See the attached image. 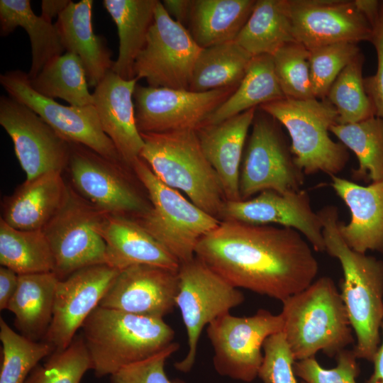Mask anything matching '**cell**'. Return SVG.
I'll return each instance as SVG.
<instances>
[{
    "instance_id": "cell-12",
    "label": "cell",
    "mask_w": 383,
    "mask_h": 383,
    "mask_svg": "<svg viewBox=\"0 0 383 383\" xmlns=\"http://www.w3.org/2000/svg\"><path fill=\"white\" fill-rule=\"evenodd\" d=\"M104 215L70 189L64 205L43 229L59 279L82 268L106 264L100 231Z\"/></svg>"
},
{
    "instance_id": "cell-8",
    "label": "cell",
    "mask_w": 383,
    "mask_h": 383,
    "mask_svg": "<svg viewBox=\"0 0 383 383\" xmlns=\"http://www.w3.org/2000/svg\"><path fill=\"white\" fill-rule=\"evenodd\" d=\"M281 124L261 110L255 113L240 170L241 200L267 190L299 191L305 174L296 165Z\"/></svg>"
},
{
    "instance_id": "cell-37",
    "label": "cell",
    "mask_w": 383,
    "mask_h": 383,
    "mask_svg": "<svg viewBox=\"0 0 383 383\" xmlns=\"http://www.w3.org/2000/svg\"><path fill=\"white\" fill-rule=\"evenodd\" d=\"M360 52L340 73L331 85L326 99L338 113V124L355 123L375 116L374 106L365 91Z\"/></svg>"
},
{
    "instance_id": "cell-13",
    "label": "cell",
    "mask_w": 383,
    "mask_h": 383,
    "mask_svg": "<svg viewBox=\"0 0 383 383\" xmlns=\"http://www.w3.org/2000/svg\"><path fill=\"white\" fill-rule=\"evenodd\" d=\"M0 84L10 97L33 111L67 142L84 145L113 163L125 164L104 132L94 105L67 106L44 96L34 90L28 74L21 70L1 74Z\"/></svg>"
},
{
    "instance_id": "cell-7",
    "label": "cell",
    "mask_w": 383,
    "mask_h": 383,
    "mask_svg": "<svg viewBox=\"0 0 383 383\" xmlns=\"http://www.w3.org/2000/svg\"><path fill=\"white\" fill-rule=\"evenodd\" d=\"M131 167L151 201L149 210L139 216L138 223L180 264L192 260L199 240L216 228L221 221L160 181L140 157Z\"/></svg>"
},
{
    "instance_id": "cell-18",
    "label": "cell",
    "mask_w": 383,
    "mask_h": 383,
    "mask_svg": "<svg viewBox=\"0 0 383 383\" xmlns=\"http://www.w3.org/2000/svg\"><path fill=\"white\" fill-rule=\"evenodd\" d=\"M294 40L307 50L371 41L372 28L354 1L288 0Z\"/></svg>"
},
{
    "instance_id": "cell-32",
    "label": "cell",
    "mask_w": 383,
    "mask_h": 383,
    "mask_svg": "<svg viewBox=\"0 0 383 383\" xmlns=\"http://www.w3.org/2000/svg\"><path fill=\"white\" fill-rule=\"evenodd\" d=\"M284 97L275 74L272 55L254 56L235 91L203 126L220 123L250 109Z\"/></svg>"
},
{
    "instance_id": "cell-42",
    "label": "cell",
    "mask_w": 383,
    "mask_h": 383,
    "mask_svg": "<svg viewBox=\"0 0 383 383\" xmlns=\"http://www.w3.org/2000/svg\"><path fill=\"white\" fill-rule=\"evenodd\" d=\"M335 358L337 365L331 369L321 366L315 357L295 361L294 374L305 383H357L360 370L353 350L345 349Z\"/></svg>"
},
{
    "instance_id": "cell-36",
    "label": "cell",
    "mask_w": 383,
    "mask_h": 383,
    "mask_svg": "<svg viewBox=\"0 0 383 383\" xmlns=\"http://www.w3.org/2000/svg\"><path fill=\"white\" fill-rule=\"evenodd\" d=\"M29 80L34 90L44 96L60 98L73 106L94 104L83 65L72 53L65 52L54 58Z\"/></svg>"
},
{
    "instance_id": "cell-44",
    "label": "cell",
    "mask_w": 383,
    "mask_h": 383,
    "mask_svg": "<svg viewBox=\"0 0 383 383\" xmlns=\"http://www.w3.org/2000/svg\"><path fill=\"white\" fill-rule=\"evenodd\" d=\"M179 348L174 342L153 356L123 367L111 376V383H174L167 377L165 364Z\"/></svg>"
},
{
    "instance_id": "cell-49",
    "label": "cell",
    "mask_w": 383,
    "mask_h": 383,
    "mask_svg": "<svg viewBox=\"0 0 383 383\" xmlns=\"http://www.w3.org/2000/svg\"><path fill=\"white\" fill-rule=\"evenodd\" d=\"M382 1L355 0L354 4L359 11L365 17L372 28L379 16Z\"/></svg>"
},
{
    "instance_id": "cell-23",
    "label": "cell",
    "mask_w": 383,
    "mask_h": 383,
    "mask_svg": "<svg viewBox=\"0 0 383 383\" xmlns=\"http://www.w3.org/2000/svg\"><path fill=\"white\" fill-rule=\"evenodd\" d=\"M256 109H250L220 123L202 126L196 130L202 151L219 179L226 201L241 200L240 165Z\"/></svg>"
},
{
    "instance_id": "cell-27",
    "label": "cell",
    "mask_w": 383,
    "mask_h": 383,
    "mask_svg": "<svg viewBox=\"0 0 383 383\" xmlns=\"http://www.w3.org/2000/svg\"><path fill=\"white\" fill-rule=\"evenodd\" d=\"M53 272L18 275V284L7 310L24 336L37 341L44 338L52 321L56 286Z\"/></svg>"
},
{
    "instance_id": "cell-17",
    "label": "cell",
    "mask_w": 383,
    "mask_h": 383,
    "mask_svg": "<svg viewBox=\"0 0 383 383\" xmlns=\"http://www.w3.org/2000/svg\"><path fill=\"white\" fill-rule=\"evenodd\" d=\"M119 272L106 264L94 265L58 280L52 321L43 338L53 351L65 349L71 343Z\"/></svg>"
},
{
    "instance_id": "cell-50",
    "label": "cell",
    "mask_w": 383,
    "mask_h": 383,
    "mask_svg": "<svg viewBox=\"0 0 383 383\" xmlns=\"http://www.w3.org/2000/svg\"><path fill=\"white\" fill-rule=\"evenodd\" d=\"M381 329L382 331V341L372 360L373 372L365 383H383V321Z\"/></svg>"
},
{
    "instance_id": "cell-30",
    "label": "cell",
    "mask_w": 383,
    "mask_h": 383,
    "mask_svg": "<svg viewBox=\"0 0 383 383\" xmlns=\"http://www.w3.org/2000/svg\"><path fill=\"white\" fill-rule=\"evenodd\" d=\"M17 27L23 28L29 36L31 65L27 74L31 79L50 61L64 54L65 50L55 23L37 16L29 0H1V36L9 35Z\"/></svg>"
},
{
    "instance_id": "cell-35",
    "label": "cell",
    "mask_w": 383,
    "mask_h": 383,
    "mask_svg": "<svg viewBox=\"0 0 383 383\" xmlns=\"http://www.w3.org/2000/svg\"><path fill=\"white\" fill-rule=\"evenodd\" d=\"M0 264L18 275L54 272L55 263L43 230L23 231L0 220Z\"/></svg>"
},
{
    "instance_id": "cell-22",
    "label": "cell",
    "mask_w": 383,
    "mask_h": 383,
    "mask_svg": "<svg viewBox=\"0 0 383 383\" xmlns=\"http://www.w3.org/2000/svg\"><path fill=\"white\" fill-rule=\"evenodd\" d=\"M331 179L332 188L350 213L348 223H338L343 240L358 252L383 253V180L362 186L338 175Z\"/></svg>"
},
{
    "instance_id": "cell-15",
    "label": "cell",
    "mask_w": 383,
    "mask_h": 383,
    "mask_svg": "<svg viewBox=\"0 0 383 383\" xmlns=\"http://www.w3.org/2000/svg\"><path fill=\"white\" fill-rule=\"evenodd\" d=\"M0 124L10 136L26 180L61 172L68 165L70 145L38 114L11 97H0Z\"/></svg>"
},
{
    "instance_id": "cell-5",
    "label": "cell",
    "mask_w": 383,
    "mask_h": 383,
    "mask_svg": "<svg viewBox=\"0 0 383 383\" xmlns=\"http://www.w3.org/2000/svg\"><path fill=\"white\" fill-rule=\"evenodd\" d=\"M140 134L144 145L140 157L156 177L184 192L196 206L218 218L226 199L219 179L202 151L196 131Z\"/></svg>"
},
{
    "instance_id": "cell-38",
    "label": "cell",
    "mask_w": 383,
    "mask_h": 383,
    "mask_svg": "<svg viewBox=\"0 0 383 383\" xmlns=\"http://www.w3.org/2000/svg\"><path fill=\"white\" fill-rule=\"evenodd\" d=\"M0 340V383H26L38 362L53 352L48 343L33 340L14 331L1 317Z\"/></svg>"
},
{
    "instance_id": "cell-10",
    "label": "cell",
    "mask_w": 383,
    "mask_h": 383,
    "mask_svg": "<svg viewBox=\"0 0 383 383\" xmlns=\"http://www.w3.org/2000/svg\"><path fill=\"white\" fill-rule=\"evenodd\" d=\"M282 328L281 315L262 309L250 316L230 312L219 316L206 328L216 371L235 380L252 382L258 377L265 340Z\"/></svg>"
},
{
    "instance_id": "cell-4",
    "label": "cell",
    "mask_w": 383,
    "mask_h": 383,
    "mask_svg": "<svg viewBox=\"0 0 383 383\" xmlns=\"http://www.w3.org/2000/svg\"><path fill=\"white\" fill-rule=\"evenodd\" d=\"M92 368L98 377L160 353L174 343V331L163 318L98 306L82 327Z\"/></svg>"
},
{
    "instance_id": "cell-6",
    "label": "cell",
    "mask_w": 383,
    "mask_h": 383,
    "mask_svg": "<svg viewBox=\"0 0 383 383\" xmlns=\"http://www.w3.org/2000/svg\"><path fill=\"white\" fill-rule=\"evenodd\" d=\"M288 131L294 160L305 175H337L349 160L348 149L329 136L338 113L326 99L282 98L259 106Z\"/></svg>"
},
{
    "instance_id": "cell-40",
    "label": "cell",
    "mask_w": 383,
    "mask_h": 383,
    "mask_svg": "<svg viewBox=\"0 0 383 383\" xmlns=\"http://www.w3.org/2000/svg\"><path fill=\"white\" fill-rule=\"evenodd\" d=\"M309 50L294 41L279 48L273 55L276 77L286 98L306 100L316 98L311 81Z\"/></svg>"
},
{
    "instance_id": "cell-34",
    "label": "cell",
    "mask_w": 383,
    "mask_h": 383,
    "mask_svg": "<svg viewBox=\"0 0 383 383\" xmlns=\"http://www.w3.org/2000/svg\"><path fill=\"white\" fill-rule=\"evenodd\" d=\"M333 133L358 160L353 178L365 182L383 180V119L373 116L349 124L333 126Z\"/></svg>"
},
{
    "instance_id": "cell-2",
    "label": "cell",
    "mask_w": 383,
    "mask_h": 383,
    "mask_svg": "<svg viewBox=\"0 0 383 383\" xmlns=\"http://www.w3.org/2000/svg\"><path fill=\"white\" fill-rule=\"evenodd\" d=\"M325 251L340 263V296L356 337L357 359L372 362L380 341L383 321V261L351 249L340 236L338 210L327 206L318 212Z\"/></svg>"
},
{
    "instance_id": "cell-28",
    "label": "cell",
    "mask_w": 383,
    "mask_h": 383,
    "mask_svg": "<svg viewBox=\"0 0 383 383\" xmlns=\"http://www.w3.org/2000/svg\"><path fill=\"white\" fill-rule=\"evenodd\" d=\"M159 0H104L103 5L118 30L119 51L112 70L132 79L136 58L144 48Z\"/></svg>"
},
{
    "instance_id": "cell-3",
    "label": "cell",
    "mask_w": 383,
    "mask_h": 383,
    "mask_svg": "<svg viewBox=\"0 0 383 383\" xmlns=\"http://www.w3.org/2000/svg\"><path fill=\"white\" fill-rule=\"evenodd\" d=\"M282 303V332L295 361L315 357L320 351L335 357L354 343L344 303L331 277L314 280Z\"/></svg>"
},
{
    "instance_id": "cell-14",
    "label": "cell",
    "mask_w": 383,
    "mask_h": 383,
    "mask_svg": "<svg viewBox=\"0 0 383 383\" xmlns=\"http://www.w3.org/2000/svg\"><path fill=\"white\" fill-rule=\"evenodd\" d=\"M236 89L195 92L137 84L133 100L138 129L143 133L197 130Z\"/></svg>"
},
{
    "instance_id": "cell-29",
    "label": "cell",
    "mask_w": 383,
    "mask_h": 383,
    "mask_svg": "<svg viewBox=\"0 0 383 383\" xmlns=\"http://www.w3.org/2000/svg\"><path fill=\"white\" fill-rule=\"evenodd\" d=\"M255 0H192L187 28L206 48L234 41L248 21Z\"/></svg>"
},
{
    "instance_id": "cell-26",
    "label": "cell",
    "mask_w": 383,
    "mask_h": 383,
    "mask_svg": "<svg viewBox=\"0 0 383 383\" xmlns=\"http://www.w3.org/2000/svg\"><path fill=\"white\" fill-rule=\"evenodd\" d=\"M69 192L61 172L26 180L5 203L1 218L18 230H43L64 205Z\"/></svg>"
},
{
    "instance_id": "cell-47",
    "label": "cell",
    "mask_w": 383,
    "mask_h": 383,
    "mask_svg": "<svg viewBox=\"0 0 383 383\" xmlns=\"http://www.w3.org/2000/svg\"><path fill=\"white\" fill-rule=\"evenodd\" d=\"M192 0H164L162 4L170 14L176 21L187 27Z\"/></svg>"
},
{
    "instance_id": "cell-11",
    "label": "cell",
    "mask_w": 383,
    "mask_h": 383,
    "mask_svg": "<svg viewBox=\"0 0 383 383\" xmlns=\"http://www.w3.org/2000/svg\"><path fill=\"white\" fill-rule=\"evenodd\" d=\"M201 50L188 29L174 21L158 1L145 45L134 64V76L152 87L189 89Z\"/></svg>"
},
{
    "instance_id": "cell-25",
    "label": "cell",
    "mask_w": 383,
    "mask_h": 383,
    "mask_svg": "<svg viewBox=\"0 0 383 383\" xmlns=\"http://www.w3.org/2000/svg\"><path fill=\"white\" fill-rule=\"evenodd\" d=\"M93 1H71L55 25L65 52L77 55L84 69L89 86L96 87L112 70L114 61L104 39L93 30Z\"/></svg>"
},
{
    "instance_id": "cell-43",
    "label": "cell",
    "mask_w": 383,
    "mask_h": 383,
    "mask_svg": "<svg viewBox=\"0 0 383 383\" xmlns=\"http://www.w3.org/2000/svg\"><path fill=\"white\" fill-rule=\"evenodd\" d=\"M262 350L263 360L258 377L263 383H305L299 382L295 377V360L282 331L268 337Z\"/></svg>"
},
{
    "instance_id": "cell-1",
    "label": "cell",
    "mask_w": 383,
    "mask_h": 383,
    "mask_svg": "<svg viewBox=\"0 0 383 383\" xmlns=\"http://www.w3.org/2000/svg\"><path fill=\"white\" fill-rule=\"evenodd\" d=\"M305 239L291 228L221 221L199 240L195 257L232 286L282 301L318 274Z\"/></svg>"
},
{
    "instance_id": "cell-21",
    "label": "cell",
    "mask_w": 383,
    "mask_h": 383,
    "mask_svg": "<svg viewBox=\"0 0 383 383\" xmlns=\"http://www.w3.org/2000/svg\"><path fill=\"white\" fill-rule=\"evenodd\" d=\"M137 78L124 79L109 70L95 87L93 94L101 128L124 163L131 167L140 157L144 141L138 129L133 94Z\"/></svg>"
},
{
    "instance_id": "cell-41",
    "label": "cell",
    "mask_w": 383,
    "mask_h": 383,
    "mask_svg": "<svg viewBox=\"0 0 383 383\" xmlns=\"http://www.w3.org/2000/svg\"><path fill=\"white\" fill-rule=\"evenodd\" d=\"M357 43L341 42L309 50V63L313 94L324 99L342 70L360 53Z\"/></svg>"
},
{
    "instance_id": "cell-31",
    "label": "cell",
    "mask_w": 383,
    "mask_h": 383,
    "mask_svg": "<svg viewBox=\"0 0 383 383\" xmlns=\"http://www.w3.org/2000/svg\"><path fill=\"white\" fill-rule=\"evenodd\" d=\"M234 41L252 57L273 55L284 45L296 41L288 0H257Z\"/></svg>"
},
{
    "instance_id": "cell-19",
    "label": "cell",
    "mask_w": 383,
    "mask_h": 383,
    "mask_svg": "<svg viewBox=\"0 0 383 383\" xmlns=\"http://www.w3.org/2000/svg\"><path fill=\"white\" fill-rule=\"evenodd\" d=\"M218 218L291 228L299 232L313 250L325 251L321 220L318 213L313 210L306 190L285 193L267 190L246 200H226Z\"/></svg>"
},
{
    "instance_id": "cell-33",
    "label": "cell",
    "mask_w": 383,
    "mask_h": 383,
    "mask_svg": "<svg viewBox=\"0 0 383 383\" xmlns=\"http://www.w3.org/2000/svg\"><path fill=\"white\" fill-rule=\"evenodd\" d=\"M252 58L235 41L202 48L193 69L189 90L206 92L237 88Z\"/></svg>"
},
{
    "instance_id": "cell-9",
    "label": "cell",
    "mask_w": 383,
    "mask_h": 383,
    "mask_svg": "<svg viewBox=\"0 0 383 383\" xmlns=\"http://www.w3.org/2000/svg\"><path fill=\"white\" fill-rule=\"evenodd\" d=\"M176 306L180 311L188 338V352L174 364L187 372L192 368L201 333L206 326L245 300L243 294L194 257L178 270Z\"/></svg>"
},
{
    "instance_id": "cell-24",
    "label": "cell",
    "mask_w": 383,
    "mask_h": 383,
    "mask_svg": "<svg viewBox=\"0 0 383 383\" xmlns=\"http://www.w3.org/2000/svg\"><path fill=\"white\" fill-rule=\"evenodd\" d=\"M100 231L106 243V264L119 271L137 265L179 268V261L137 220L105 214Z\"/></svg>"
},
{
    "instance_id": "cell-46",
    "label": "cell",
    "mask_w": 383,
    "mask_h": 383,
    "mask_svg": "<svg viewBox=\"0 0 383 383\" xmlns=\"http://www.w3.org/2000/svg\"><path fill=\"white\" fill-rule=\"evenodd\" d=\"M18 274L12 270L0 267V310L6 309L8 304L16 291Z\"/></svg>"
},
{
    "instance_id": "cell-45",
    "label": "cell",
    "mask_w": 383,
    "mask_h": 383,
    "mask_svg": "<svg viewBox=\"0 0 383 383\" xmlns=\"http://www.w3.org/2000/svg\"><path fill=\"white\" fill-rule=\"evenodd\" d=\"M370 42L377 52V68L374 75L364 78V86L374 106L375 116L383 119V1L377 21L372 26Z\"/></svg>"
},
{
    "instance_id": "cell-20",
    "label": "cell",
    "mask_w": 383,
    "mask_h": 383,
    "mask_svg": "<svg viewBox=\"0 0 383 383\" xmlns=\"http://www.w3.org/2000/svg\"><path fill=\"white\" fill-rule=\"evenodd\" d=\"M178 270L137 265L120 271L99 306L163 318L176 306Z\"/></svg>"
},
{
    "instance_id": "cell-39",
    "label": "cell",
    "mask_w": 383,
    "mask_h": 383,
    "mask_svg": "<svg viewBox=\"0 0 383 383\" xmlns=\"http://www.w3.org/2000/svg\"><path fill=\"white\" fill-rule=\"evenodd\" d=\"M91 368L84 340L76 335L66 348L54 350L43 365H37L26 383H80Z\"/></svg>"
},
{
    "instance_id": "cell-48",
    "label": "cell",
    "mask_w": 383,
    "mask_h": 383,
    "mask_svg": "<svg viewBox=\"0 0 383 383\" xmlns=\"http://www.w3.org/2000/svg\"><path fill=\"white\" fill-rule=\"evenodd\" d=\"M70 0H43L40 16L48 22L58 17L70 4Z\"/></svg>"
},
{
    "instance_id": "cell-16",
    "label": "cell",
    "mask_w": 383,
    "mask_h": 383,
    "mask_svg": "<svg viewBox=\"0 0 383 383\" xmlns=\"http://www.w3.org/2000/svg\"><path fill=\"white\" fill-rule=\"evenodd\" d=\"M68 162L72 181L82 198L104 214L147 212L150 206L119 174L118 164L89 148L70 143Z\"/></svg>"
}]
</instances>
